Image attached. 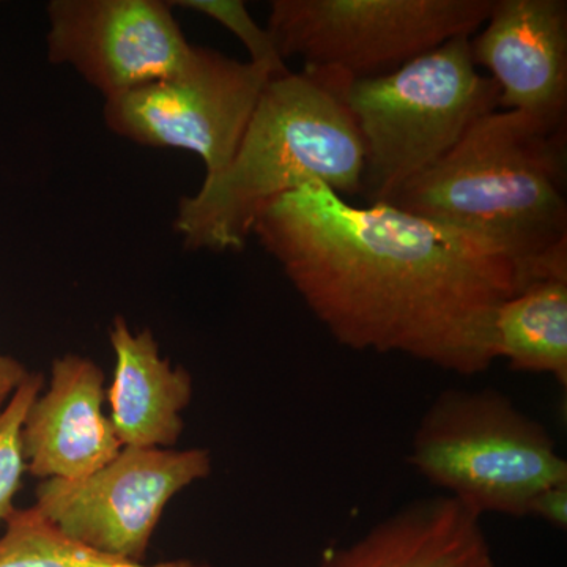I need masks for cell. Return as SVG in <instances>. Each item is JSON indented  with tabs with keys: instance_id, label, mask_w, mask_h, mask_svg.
Listing matches in <instances>:
<instances>
[{
	"instance_id": "6da1fadb",
	"label": "cell",
	"mask_w": 567,
	"mask_h": 567,
	"mask_svg": "<svg viewBox=\"0 0 567 567\" xmlns=\"http://www.w3.org/2000/svg\"><path fill=\"white\" fill-rule=\"evenodd\" d=\"M252 235L339 344L458 375L491 368L496 309L527 287L483 241L323 185L265 205Z\"/></svg>"
},
{
	"instance_id": "3957f363",
	"label": "cell",
	"mask_w": 567,
	"mask_h": 567,
	"mask_svg": "<svg viewBox=\"0 0 567 567\" xmlns=\"http://www.w3.org/2000/svg\"><path fill=\"white\" fill-rule=\"evenodd\" d=\"M350 82L301 70L268 82L233 159L178 200L175 233L189 251H244L265 205L306 185L361 196L364 145Z\"/></svg>"
},
{
	"instance_id": "7a4b0ae2",
	"label": "cell",
	"mask_w": 567,
	"mask_h": 567,
	"mask_svg": "<svg viewBox=\"0 0 567 567\" xmlns=\"http://www.w3.org/2000/svg\"><path fill=\"white\" fill-rule=\"evenodd\" d=\"M566 130L496 110L386 204L483 241L527 286L567 276Z\"/></svg>"
},
{
	"instance_id": "4fadbf2b",
	"label": "cell",
	"mask_w": 567,
	"mask_h": 567,
	"mask_svg": "<svg viewBox=\"0 0 567 567\" xmlns=\"http://www.w3.org/2000/svg\"><path fill=\"white\" fill-rule=\"evenodd\" d=\"M114 377L106 390L110 420L123 447L177 445L182 412L193 401V377L159 354L151 330L133 331L123 317L111 324Z\"/></svg>"
},
{
	"instance_id": "e0dca14e",
	"label": "cell",
	"mask_w": 567,
	"mask_h": 567,
	"mask_svg": "<svg viewBox=\"0 0 567 567\" xmlns=\"http://www.w3.org/2000/svg\"><path fill=\"white\" fill-rule=\"evenodd\" d=\"M169 3L173 7L196 11L221 24L241 41L248 51L249 62L270 66L279 74L289 73V66L276 50L270 32L257 24L241 0H177Z\"/></svg>"
},
{
	"instance_id": "30bf717a",
	"label": "cell",
	"mask_w": 567,
	"mask_h": 567,
	"mask_svg": "<svg viewBox=\"0 0 567 567\" xmlns=\"http://www.w3.org/2000/svg\"><path fill=\"white\" fill-rule=\"evenodd\" d=\"M470 51L499 87L498 110L566 130V0H492Z\"/></svg>"
},
{
	"instance_id": "2e32d148",
	"label": "cell",
	"mask_w": 567,
	"mask_h": 567,
	"mask_svg": "<svg viewBox=\"0 0 567 567\" xmlns=\"http://www.w3.org/2000/svg\"><path fill=\"white\" fill-rule=\"evenodd\" d=\"M44 386V375L31 372L0 413V525L13 513L25 468L21 431L25 413Z\"/></svg>"
},
{
	"instance_id": "5bb4252c",
	"label": "cell",
	"mask_w": 567,
	"mask_h": 567,
	"mask_svg": "<svg viewBox=\"0 0 567 567\" xmlns=\"http://www.w3.org/2000/svg\"><path fill=\"white\" fill-rule=\"evenodd\" d=\"M495 360L567 386V276L539 279L503 301L494 319Z\"/></svg>"
},
{
	"instance_id": "7c38bea8",
	"label": "cell",
	"mask_w": 567,
	"mask_h": 567,
	"mask_svg": "<svg viewBox=\"0 0 567 567\" xmlns=\"http://www.w3.org/2000/svg\"><path fill=\"white\" fill-rule=\"evenodd\" d=\"M319 567H496L481 517L445 494L417 498Z\"/></svg>"
},
{
	"instance_id": "9a60e30c",
	"label": "cell",
	"mask_w": 567,
	"mask_h": 567,
	"mask_svg": "<svg viewBox=\"0 0 567 567\" xmlns=\"http://www.w3.org/2000/svg\"><path fill=\"white\" fill-rule=\"evenodd\" d=\"M3 525L0 567H210L189 559L137 565L110 557L71 539L35 506L17 507Z\"/></svg>"
},
{
	"instance_id": "8992f818",
	"label": "cell",
	"mask_w": 567,
	"mask_h": 567,
	"mask_svg": "<svg viewBox=\"0 0 567 567\" xmlns=\"http://www.w3.org/2000/svg\"><path fill=\"white\" fill-rule=\"evenodd\" d=\"M492 0H274L267 31L282 61L347 82L372 80L486 22Z\"/></svg>"
},
{
	"instance_id": "ba28073f",
	"label": "cell",
	"mask_w": 567,
	"mask_h": 567,
	"mask_svg": "<svg viewBox=\"0 0 567 567\" xmlns=\"http://www.w3.org/2000/svg\"><path fill=\"white\" fill-rule=\"evenodd\" d=\"M210 473L212 456L203 447H122L92 475L41 481L33 506L71 539L145 565L153 533L171 499Z\"/></svg>"
},
{
	"instance_id": "8fae6325",
	"label": "cell",
	"mask_w": 567,
	"mask_h": 567,
	"mask_svg": "<svg viewBox=\"0 0 567 567\" xmlns=\"http://www.w3.org/2000/svg\"><path fill=\"white\" fill-rule=\"evenodd\" d=\"M104 374L91 358L65 354L51 364V385L22 423L25 468L40 480H81L122 451L110 416Z\"/></svg>"
},
{
	"instance_id": "277c9868",
	"label": "cell",
	"mask_w": 567,
	"mask_h": 567,
	"mask_svg": "<svg viewBox=\"0 0 567 567\" xmlns=\"http://www.w3.org/2000/svg\"><path fill=\"white\" fill-rule=\"evenodd\" d=\"M470 40L446 41L393 73L347 87L364 145L361 196L368 205L386 203L498 110L499 87L477 71Z\"/></svg>"
},
{
	"instance_id": "ac0fdd59",
	"label": "cell",
	"mask_w": 567,
	"mask_h": 567,
	"mask_svg": "<svg viewBox=\"0 0 567 567\" xmlns=\"http://www.w3.org/2000/svg\"><path fill=\"white\" fill-rule=\"evenodd\" d=\"M528 516L540 518L551 527H567V481L548 486L533 498Z\"/></svg>"
},
{
	"instance_id": "5b68a950",
	"label": "cell",
	"mask_w": 567,
	"mask_h": 567,
	"mask_svg": "<svg viewBox=\"0 0 567 567\" xmlns=\"http://www.w3.org/2000/svg\"><path fill=\"white\" fill-rule=\"evenodd\" d=\"M409 461L480 517H527L540 491L567 481L546 425L491 388L443 391L417 424Z\"/></svg>"
},
{
	"instance_id": "d6986e66",
	"label": "cell",
	"mask_w": 567,
	"mask_h": 567,
	"mask_svg": "<svg viewBox=\"0 0 567 567\" xmlns=\"http://www.w3.org/2000/svg\"><path fill=\"white\" fill-rule=\"evenodd\" d=\"M31 372L17 358L0 353V413Z\"/></svg>"
},
{
	"instance_id": "9c48e42d",
	"label": "cell",
	"mask_w": 567,
	"mask_h": 567,
	"mask_svg": "<svg viewBox=\"0 0 567 567\" xmlns=\"http://www.w3.org/2000/svg\"><path fill=\"white\" fill-rule=\"evenodd\" d=\"M162 0H52L48 59L114 99L181 73L194 44Z\"/></svg>"
},
{
	"instance_id": "52a82bcc",
	"label": "cell",
	"mask_w": 567,
	"mask_h": 567,
	"mask_svg": "<svg viewBox=\"0 0 567 567\" xmlns=\"http://www.w3.org/2000/svg\"><path fill=\"white\" fill-rule=\"evenodd\" d=\"M278 76L270 66L194 44L181 73L106 100L104 123L144 147L192 152L213 177L233 159L265 87Z\"/></svg>"
}]
</instances>
